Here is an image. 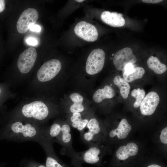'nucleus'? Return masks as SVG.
Wrapping results in <instances>:
<instances>
[{
	"mask_svg": "<svg viewBox=\"0 0 167 167\" xmlns=\"http://www.w3.org/2000/svg\"><path fill=\"white\" fill-rule=\"evenodd\" d=\"M46 130H40L31 123L17 122L0 128V140L19 138L33 139L38 135L46 136Z\"/></svg>",
	"mask_w": 167,
	"mask_h": 167,
	"instance_id": "nucleus-1",
	"label": "nucleus"
},
{
	"mask_svg": "<svg viewBox=\"0 0 167 167\" xmlns=\"http://www.w3.org/2000/svg\"><path fill=\"white\" fill-rule=\"evenodd\" d=\"M102 132L98 121L95 118H91L89 121L86 127L80 133L81 139L89 147L97 146L101 139L100 135Z\"/></svg>",
	"mask_w": 167,
	"mask_h": 167,
	"instance_id": "nucleus-2",
	"label": "nucleus"
},
{
	"mask_svg": "<svg viewBox=\"0 0 167 167\" xmlns=\"http://www.w3.org/2000/svg\"><path fill=\"white\" fill-rule=\"evenodd\" d=\"M101 153V150L97 146L89 147L85 151L76 152L71 158L72 164L75 167H81L83 163L97 164L100 160Z\"/></svg>",
	"mask_w": 167,
	"mask_h": 167,
	"instance_id": "nucleus-3",
	"label": "nucleus"
},
{
	"mask_svg": "<svg viewBox=\"0 0 167 167\" xmlns=\"http://www.w3.org/2000/svg\"><path fill=\"white\" fill-rule=\"evenodd\" d=\"M22 113L26 117L42 120L49 115V111L47 105L40 101H36L24 105Z\"/></svg>",
	"mask_w": 167,
	"mask_h": 167,
	"instance_id": "nucleus-4",
	"label": "nucleus"
},
{
	"mask_svg": "<svg viewBox=\"0 0 167 167\" xmlns=\"http://www.w3.org/2000/svg\"><path fill=\"white\" fill-rule=\"evenodd\" d=\"M105 54L101 49L98 48L92 50L88 55L86 62L85 69L90 75H94L103 69L105 63Z\"/></svg>",
	"mask_w": 167,
	"mask_h": 167,
	"instance_id": "nucleus-5",
	"label": "nucleus"
},
{
	"mask_svg": "<svg viewBox=\"0 0 167 167\" xmlns=\"http://www.w3.org/2000/svg\"><path fill=\"white\" fill-rule=\"evenodd\" d=\"M62 68L60 61L55 59L49 60L40 68L37 73L38 79L42 82L49 81L59 73Z\"/></svg>",
	"mask_w": 167,
	"mask_h": 167,
	"instance_id": "nucleus-6",
	"label": "nucleus"
},
{
	"mask_svg": "<svg viewBox=\"0 0 167 167\" xmlns=\"http://www.w3.org/2000/svg\"><path fill=\"white\" fill-rule=\"evenodd\" d=\"M39 17L38 11L35 9H26L21 13L16 24L18 32L21 34L26 33L29 29L30 26L35 24Z\"/></svg>",
	"mask_w": 167,
	"mask_h": 167,
	"instance_id": "nucleus-7",
	"label": "nucleus"
},
{
	"mask_svg": "<svg viewBox=\"0 0 167 167\" xmlns=\"http://www.w3.org/2000/svg\"><path fill=\"white\" fill-rule=\"evenodd\" d=\"M36 49L30 47L24 50L19 55L17 66L21 72L24 74L28 73L33 66L37 58Z\"/></svg>",
	"mask_w": 167,
	"mask_h": 167,
	"instance_id": "nucleus-8",
	"label": "nucleus"
},
{
	"mask_svg": "<svg viewBox=\"0 0 167 167\" xmlns=\"http://www.w3.org/2000/svg\"><path fill=\"white\" fill-rule=\"evenodd\" d=\"M74 30L78 36L86 41H94L98 37V33L96 27L84 21L78 23L75 27Z\"/></svg>",
	"mask_w": 167,
	"mask_h": 167,
	"instance_id": "nucleus-9",
	"label": "nucleus"
},
{
	"mask_svg": "<svg viewBox=\"0 0 167 167\" xmlns=\"http://www.w3.org/2000/svg\"><path fill=\"white\" fill-rule=\"evenodd\" d=\"M137 61L135 55L133 54L132 49L126 47L117 51L114 55L113 63L116 68L118 70H124L127 64H133Z\"/></svg>",
	"mask_w": 167,
	"mask_h": 167,
	"instance_id": "nucleus-10",
	"label": "nucleus"
},
{
	"mask_svg": "<svg viewBox=\"0 0 167 167\" xmlns=\"http://www.w3.org/2000/svg\"><path fill=\"white\" fill-rule=\"evenodd\" d=\"M71 128L67 123H62L61 132L56 141L62 146L66 150V154L72 158L76 153L72 145Z\"/></svg>",
	"mask_w": 167,
	"mask_h": 167,
	"instance_id": "nucleus-11",
	"label": "nucleus"
},
{
	"mask_svg": "<svg viewBox=\"0 0 167 167\" xmlns=\"http://www.w3.org/2000/svg\"><path fill=\"white\" fill-rule=\"evenodd\" d=\"M160 101L158 94L154 92H149L140 105V110L143 115L149 116L155 112Z\"/></svg>",
	"mask_w": 167,
	"mask_h": 167,
	"instance_id": "nucleus-12",
	"label": "nucleus"
},
{
	"mask_svg": "<svg viewBox=\"0 0 167 167\" xmlns=\"http://www.w3.org/2000/svg\"><path fill=\"white\" fill-rule=\"evenodd\" d=\"M47 154L46 167H70L56 157L54 151L52 141H46L43 144Z\"/></svg>",
	"mask_w": 167,
	"mask_h": 167,
	"instance_id": "nucleus-13",
	"label": "nucleus"
},
{
	"mask_svg": "<svg viewBox=\"0 0 167 167\" xmlns=\"http://www.w3.org/2000/svg\"><path fill=\"white\" fill-rule=\"evenodd\" d=\"M101 18L104 22L113 27H122L125 23L122 15L116 12L104 11L102 13Z\"/></svg>",
	"mask_w": 167,
	"mask_h": 167,
	"instance_id": "nucleus-14",
	"label": "nucleus"
},
{
	"mask_svg": "<svg viewBox=\"0 0 167 167\" xmlns=\"http://www.w3.org/2000/svg\"><path fill=\"white\" fill-rule=\"evenodd\" d=\"M138 151L137 145L133 142H130L126 145L120 146L116 153L117 158L120 161H125L131 156L137 154Z\"/></svg>",
	"mask_w": 167,
	"mask_h": 167,
	"instance_id": "nucleus-15",
	"label": "nucleus"
},
{
	"mask_svg": "<svg viewBox=\"0 0 167 167\" xmlns=\"http://www.w3.org/2000/svg\"><path fill=\"white\" fill-rule=\"evenodd\" d=\"M131 129V126L127 120L123 118L119 122L117 128L110 131L109 135L111 138L117 135L118 139H123L127 137Z\"/></svg>",
	"mask_w": 167,
	"mask_h": 167,
	"instance_id": "nucleus-16",
	"label": "nucleus"
},
{
	"mask_svg": "<svg viewBox=\"0 0 167 167\" xmlns=\"http://www.w3.org/2000/svg\"><path fill=\"white\" fill-rule=\"evenodd\" d=\"M81 113H72L67 123L71 126L75 128L81 133L86 126L91 118L83 117Z\"/></svg>",
	"mask_w": 167,
	"mask_h": 167,
	"instance_id": "nucleus-17",
	"label": "nucleus"
},
{
	"mask_svg": "<svg viewBox=\"0 0 167 167\" xmlns=\"http://www.w3.org/2000/svg\"><path fill=\"white\" fill-rule=\"evenodd\" d=\"M115 95L113 89L110 86L105 85L103 88L99 89L94 94L93 99L94 101L99 103L105 99H110Z\"/></svg>",
	"mask_w": 167,
	"mask_h": 167,
	"instance_id": "nucleus-18",
	"label": "nucleus"
},
{
	"mask_svg": "<svg viewBox=\"0 0 167 167\" xmlns=\"http://www.w3.org/2000/svg\"><path fill=\"white\" fill-rule=\"evenodd\" d=\"M70 97L73 103L69 108L71 113H81L84 111L85 108L83 105L84 98L81 95L78 93H73L70 95Z\"/></svg>",
	"mask_w": 167,
	"mask_h": 167,
	"instance_id": "nucleus-19",
	"label": "nucleus"
},
{
	"mask_svg": "<svg viewBox=\"0 0 167 167\" xmlns=\"http://www.w3.org/2000/svg\"><path fill=\"white\" fill-rule=\"evenodd\" d=\"M147 63L149 68L156 74L163 73L167 69L166 66L161 62L158 58L154 56L150 57L147 60Z\"/></svg>",
	"mask_w": 167,
	"mask_h": 167,
	"instance_id": "nucleus-20",
	"label": "nucleus"
},
{
	"mask_svg": "<svg viewBox=\"0 0 167 167\" xmlns=\"http://www.w3.org/2000/svg\"><path fill=\"white\" fill-rule=\"evenodd\" d=\"M113 81L114 84L119 88L121 96L124 99H127L131 89L128 83L119 75L116 76L114 78Z\"/></svg>",
	"mask_w": 167,
	"mask_h": 167,
	"instance_id": "nucleus-21",
	"label": "nucleus"
},
{
	"mask_svg": "<svg viewBox=\"0 0 167 167\" xmlns=\"http://www.w3.org/2000/svg\"><path fill=\"white\" fill-rule=\"evenodd\" d=\"M62 123H55L53 124L50 127L46 130V134L47 138L51 141H54L55 138L56 141L61 132Z\"/></svg>",
	"mask_w": 167,
	"mask_h": 167,
	"instance_id": "nucleus-22",
	"label": "nucleus"
},
{
	"mask_svg": "<svg viewBox=\"0 0 167 167\" xmlns=\"http://www.w3.org/2000/svg\"><path fill=\"white\" fill-rule=\"evenodd\" d=\"M145 71L142 67L138 66L134 68L133 72L129 75L123 73V79L128 82L141 78L144 74Z\"/></svg>",
	"mask_w": 167,
	"mask_h": 167,
	"instance_id": "nucleus-23",
	"label": "nucleus"
},
{
	"mask_svg": "<svg viewBox=\"0 0 167 167\" xmlns=\"http://www.w3.org/2000/svg\"><path fill=\"white\" fill-rule=\"evenodd\" d=\"M131 95L136 99V101L134 104V106L135 108H137L140 105L145 97V92L143 89H140L139 88L135 89L132 91Z\"/></svg>",
	"mask_w": 167,
	"mask_h": 167,
	"instance_id": "nucleus-24",
	"label": "nucleus"
},
{
	"mask_svg": "<svg viewBox=\"0 0 167 167\" xmlns=\"http://www.w3.org/2000/svg\"><path fill=\"white\" fill-rule=\"evenodd\" d=\"M161 141L164 143H167V127L164 128L161 132L160 136Z\"/></svg>",
	"mask_w": 167,
	"mask_h": 167,
	"instance_id": "nucleus-25",
	"label": "nucleus"
},
{
	"mask_svg": "<svg viewBox=\"0 0 167 167\" xmlns=\"http://www.w3.org/2000/svg\"><path fill=\"white\" fill-rule=\"evenodd\" d=\"M134 67L133 64L128 63L125 66L124 69L125 73L126 75H129L132 73L134 71Z\"/></svg>",
	"mask_w": 167,
	"mask_h": 167,
	"instance_id": "nucleus-26",
	"label": "nucleus"
},
{
	"mask_svg": "<svg viewBox=\"0 0 167 167\" xmlns=\"http://www.w3.org/2000/svg\"><path fill=\"white\" fill-rule=\"evenodd\" d=\"M30 30L36 32H40L41 30V27L39 25L33 24L31 25L29 27V28Z\"/></svg>",
	"mask_w": 167,
	"mask_h": 167,
	"instance_id": "nucleus-27",
	"label": "nucleus"
},
{
	"mask_svg": "<svg viewBox=\"0 0 167 167\" xmlns=\"http://www.w3.org/2000/svg\"><path fill=\"white\" fill-rule=\"evenodd\" d=\"M26 42L28 44L32 45H35L37 43L36 40L32 37H30L27 39H26Z\"/></svg>",
	"mask_w": 167,
	"mask_h": 167,
	"instance_id": "nucleus-28",
	"label": "nucleus"
},
{
	"mask_svg": "<svg viewBox=\"0 0 167 167\" xmlns=\"http://www.w3.org/2000/svg\"><path fill=\"white\" fill-rule=\"evenodd\" d=\"M5 8V0H0V13L4 11Z\"/></svg>",
	"mask_w": 167,
	"mask_h": 167,
	"instance_id": "nucleus-29",
	"label": "nucleus"
},
{
	"mask_svg": "<svg viewBox=\"0 0 167 167\" xmlns=\"http://www.w3.org/2000/svg\"><path fill=\"white\" fill-rule=\"evenodd\" d=\"M142 1L145 3H156L163 1L162 0H143Z\"/></svg>",
	"mask_w": 167,
	"mask_h": 167,
	"instance_id": "nucleus-30",
	"label": "nucleus"
},
{
	"mask_svg": "<svg viewBox=\"0 0 167 167\" xmlns=\"http://www.w3.org/2000/svg\"><path fill=\"white\" fill-rule=\"evenodd\" d=\"M147 167H162L161 166L156 164H151L148 165Z\"/></svg>",
	"mask_w": 167,
	"mask_h": 167,
	"instance_id": "nucleus-31",
	"label": "nucleus"
},
{
	"mask_svg": "<svg viewBox=\"0 0 167 167\" xmlns=\"http://www.w3.org/2000/svg\"><path fill=\"white\" fill-rule=\"evenodd\" d=\"M76 1L78 2H82L84 1V0H75Z\"/></svg>",
	"mask_w": 167,
	"mask_h": 167,
	"instance_id": "nucleus-32",
	"label": "nucleus"
},
{
	"mask_svg": "<svg viewBox=\"0 0 167 167\" xmlns=\"http://www.w3.org/2000/svg\"><path fill=\"white\" fill-rule=\"evenodd\" d=\"M39 167H46V166L44 165H40Z\"/></svg>",
	"mask_w": 167,
	"mask_h": 167,
	"instance_id": "nucleus-33",
	"label": "nucleus"
},
{
	"mask_svg": "<svg viewBox=\"0 0 167 167\" xmlns=\"http://www.w3.org/2000/svg\"><path fill=\"white\" fill-rule=\"evenodd\" d=\"M0 92H1V90H0Z\"/></svg>",
	"mask_w": 167,
	"mask_h": 167,
	"instance_id": "nucleus-34",
	"label": "nucleus"
}]
</instances>
